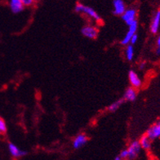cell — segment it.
I'll use <instances>...</instances> for the list:
<instances>
[{
	"label": "cell",
	"mask_w": 160,
	"mask_h": 160,
	"mask_svg": "<svg viewBox=\"0 0 160 160\" xmlns=\"http://www.w3.org/2000/svg\"><path fill=\"white\" fill-rule=\"evenodd\" d=\"M136 17H137V10L134 8L128 9L122 15V18L123 21L128 25H130L134 21H136Z\"/></svg>",
	"instance_id": "4"
},
{
	"label": "cell",
	"mask_w": 160,
	"mask_h": 160,
	"mask_svg": "<svg viewBox=\"0 0 160 160\" xmlns=\"http://www.w3.org/2000/svg\"><path fill=\"white\" fill-rule=\"evenodd\" d=\"M129 81H130L131 85L132 86L133 88H139L140 87L142 84L141 78L138 76V74L136 73L134 70H130L128 74Z\"/></svg>",
	"instance_id": "6"
},
{
	"label": "cell",
	"mask_w": 160,
	"mask_h": 160,
	"mask_svg": "<svg viewBox=\"0 0 160 160\" xmlns=\"http://www.w3.org/2000/svg\"><path fill=\"white\" fill-rule=\"evenodd\" d=\"M122 101H123V100H119V101H115V102H114V103H112L111 105L108 107V110L111 112L116 111V110H118V108H119L120 105H122Z\"/></svg>",
	"instance_id": "16"
},
{
	"label": "cell",
	"mask_w": 160,
	"mask_h": 160,
	"mask_svg": "<svg viewBox=\"0 0 160 160\" xmlns=\"http://www.w3.org/2000/svg\"><path fill=\"white\" fill-rule=\"evenodd\" d=\"M8 150L9 152H10V154L14 158H21V157H22V156L25 155V154H27V152L20 150L17 145L12 143H10L8 145Z\"/></svg>",
	"instance_id": "9"
},
{
	"label": "cell",
	"mask_w": 160,
	"mask_h": 160,
	"mask_svg": "<svg viewBox=\"0 0 160 160\" xmlns=\"http://www.w3.org/2000/svg\"><path fill=\"white\" fill-rule=\"evenodd\" d=\"M157 54H160V35L157 38Z\"/></svg>",
	"instance_id": "21"
},
{
	"label": "cell",
	"mask_w": 160,
	"mask_h": 160,
	"mask_svg": "<svg viewBox=\"0 0 160 160\" xmlns=\"http://www.w3.org/2000/svg\"><path fill=\"white\" fill-rule=\"evenodd\" d=\"M139 142L140 145H141V147L143 148L144 150H149L151 147V140L146 135L141 137Z\"/></svg>",
	"instance_id": "14"
},
{
	"label": "cell",
	"mask_w": 160,
	"mask_h": 160,
	"mask_svg": "<svg viewBox=\"0 0 160 160\" xmlns=\"http://www.w3.org/2000/svg\"><path fill=\"white\" fill-rule=\"evenodd\" d=\"M160 26V9H158L154 14L153 20H152L151 25H150V31L153 34H156L158 31Z\"/></svg>",
	"instance_id": "8"
},
{
	"label": "cell",
	"mask_w": 160,
	"mask_h": 160,
	"mask_svg": "<svg viewBox=\"0 0 160 160\" xmlns=\"http://www.w3.org/2000/svg\"><path fill=\"white\" fill-rule=\"evenodd\" d=\"M88 141V137L85 134H79L75 137V139L73 141V146L74 149H79L86 144Z\"/></svg>",
	"instance_id": "12"
},
{
	"label": "cell",
	"mask_w": 160,
	"mask_h": 160,
	"mask_svg": "<svg viewBox=\"0 0 160 160\" xmlns=\"http://www.w3.org/2000/svg\"><path fill=\"white\" fill-rule=\"evenodd\" d=\"M114 160H122V158H120L119 156H118V157H116V158H114Z\"/></svg>",
	"instance_id": "23"
},
{
	"label": "cell",
	"mask_w": 160,
	"mask_h": 160,
	"mask_svg": "<svg viewBox=\"0 0 160 160\" xmlns=\"http://www.w3.org/2000/svg\"><path fill=\"white\" fill-rule=\"evenodd\" d=\"M141 150V145H140L139 141H132V142L130 144V145L128 146V148L127 149L128 154V159H130V160L135 159L137 156H138V154H139Z\"/></svg>",
	"instance_id": "2"
},
{
	"label": "cell",
	"mask_w": 160,
	"mask_h": 160,
	"mask_svg": "<svg viewBox=\"0 0 160 160\" xmlns=\"http://www.w3.org/2000/svg\"><path fill=\"white\" fill-rule=\"evenodd\" d=\"M114 5V14L116 16H122L126 11V6L122 0H114L113 1Z\"/></svg>",
	"instance_id": "7"
},
{
	"label": "cell",
	"mask_w": 160,
	"mask_h": 160,
	"mask_svg": "<svg viewBox=\"0 0 160 160\" xmlns=\"http://www.w3.org/2000/svg\"><path fill=\"white\" fill-rule=\"evenodd\" d=\"M145 65V62H143V63L141 64V65H140V67H141V69H143Z\"/></svg>",
	"instance_id": "22"
},
{
	"label": "cell",
	"mask_w": 160,
	"mask_h": 160,
	"mask_svg": "<svg viewBox=\"0 0 160 160\" xmlns=\"http://www.w3.org/2000/svg\"><path fill=\"white\" fill-rule=\"evenodd\" d=\"M119 157L122 158V160L128 159V151H127V149H126V150H122V151H121Z\"/></svg>",
	"instance_id": "18"
},
{
	"label": "cell",
	"mask_w": 160,
	"mask_h": 160,
	"mask_svg": "<svg viewBox=\"0 0 160 160\" xmlns=\"http://www.w3.org/2000/svg\"><path fill=\"white\" fill-rule=\"evenodd\" d=\"M7 130L6 123L2 118H0V132H4Z\"/></svg>",
	"instance_id": "17"
},
{
	"label": "cell",
	"mask_w": 160,
	"mask_h": 160,
	"mask_svg": "<svg viewBox=\"0 0 160 160\" xmlns=\"http://www.w3.org/2000/svg\"><path fill=\"white\" fill-rule=\"evenodd\" d=\"M137 27H138V24H137V21H134L133 23L129 25V30L128 31V33L126 34L125 37L123 38V39L122 40L121 43L123 45H128L130 42V40L132 38L133 35H135L136 32L137 30Z\"/></svg>",
	"instance_id": "3"
},
{
	"label": "cell",
	"mask_w": 160,
	"mask_h": 160,
	"mask_svg": "<svg viewBox=\"0 0 160 160\" xmlns=\"http://www.w3.org/2000/svg\"><path fill=\"white\" fill-rule=\"evenodd\" d=\"M125 54H126V58L128 61H132L134 57V48L132 45H128L125 50Z\"/></svg>",
	"instance_id": "15"
},
{
	"label": "cell",
	"mask_w": 160,
	"mask_h": 160,
	"mask_svg": "<svg viewBox=\"0 0 160 160\" xmlns=\"http://www.w3.org/2000/svg\"><path fill=\"white\" fill-rule=\"evenodd\" d=\"M136 98H137V91H136V89L133 88H128L125 92L123 99L129 101H135Z\"/></svg>",
	"instance_id": "13"
},
{
	"label": "cell",
	"mask_w": 160,
	"mask_h": 160,
	"mask_svg": "<svg viewBox=\"0 0 160 160\" xmlns=\"http://www.w3.org/2000/svg\"><path fill=\"white\" fill-rule=\"evenodd\" d=\"M9 5L13 13H19L24 9V5L21 0H11Z\"/></svg>",
	"instance_id": "11"
},
{
	"label": "cell",
	"mask_w": 160,
	"mask_h": 160,
	"mask_svg": "<svg viewBox=\"0 0 160 160\" xmlns=\"http://www.w3.org/2000/svg\"><path fill=\"white\" fill-rule=\"evenodd\" d=\"M82 34L89 38H95L98 34V30L94 26H85L82 29Z\"/></svg>",
	"instance_id": "10"
},
{
	"label": "cell",
	"mask_w": 160,
	"mask_h": 160,
	"mask_svg": "<svg viewBox=\"0 0 160 160\" xmlns=\"http://www.w3.org/2000/svg\"><path fill=\"white\" fill-rule=\"evenodd\" d=\"M22 3L24 6H30L33 3V1L32 0H22Z\"/></svg>",
	"instance_id": "20"
},
{
	"label": "cell",
	"mask_w": 160,
	"mask_h": 160,
	"mask_svg": "<svg viewBox=\"0 0 160 160\" xmlns=\"http://www.w3.org/2000/svg\"><path fill=\"white\" fill-rule=\"evenodd\" d=\"M137 39H138V36H137V34H136L135 35H133L132 37V38H131L130 40V42L132 43V45L135 44L136 42H137Z\"/></svg>",
	"instance_id": "19"
},
{
	"label": "cell",
	"mask_w": 160,
	"mask_h": 160,
	"mask_svg": "<svg viewBox=\"0 0 160 160\" xmlns=\"http://www.w3.org/2000/svg\"><path fill=\"white\" fill-rule=\"evenodd\" d=\"M150 140H154L160 137V121L158 122H156L155 124L150 128L149 130L147 131V134H146Z\"/></svg>",
	"instance_id": "5"
},
{
	"label": "cell",
	"mask_w": 160,
	"mask_h": 160,
	"mask_svg": "<svg viewBox=\"0 0 160 160\" xmlns=\"http://www.w3.org/2000/svg\"><path fill=\"white\" fill-rule=\"evenodd\" d=\"M75 11L78 12H82L87 14L88 16H89L90 17L93 18L96 21H101V17L100 16L97 14V12H96L92 8L88 6H85V5L82 4V3H78L75 7Z\"/></svg>",
	"instance_id": "1"
}]
</instances>
